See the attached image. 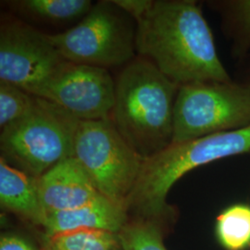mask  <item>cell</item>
Segmentation results:
<instances>
[{
	"label": "cell",
	"instance_id": "6da1fadb",
	"mask_svg": "<svg viewBox=\"0 0 250 250\" xmlns=\"http://www.w3.org/2000/svg\"><path fill=\"white\" fill-rule=\"evenodd\" d=\"M135 22L137 56L148 60L178 86L231 82L196 1L152 0Z\"/></svg>",
	"mask_w": 250,
	"mask_h": 250
},
{
	"label": "cell",
	"instance_id": "8992f818",
	"mask_svg": "<svg viewBox=\"0 0 250 250\" xmlns=\"http://www.w3.org/2000/svg\"><path fill=\"white\" fill-rule=\"evenodd\" d=\"M250 126V86L203 82L179 87L172 143Z\"/></svg>",
	"mask_w": 250,
	"mask_h": 250
},
{
	"label": "cell",
	"instance_id": "3957f363",
	"mask_svg": "<svg viewBox=\"0 0 250 250\" xmlns=\"http://www.w3.org/2000/svg\"><path fill=\"white\" fill-rule=\"evenodd\" d=\"M250 151V126L182 143H171L145 160L125 208L128 215L166 224L175 209L167 203L170 188L188 172L208 163Z\"/></svg>",
	"mask_w": 250,
	"mask_h": 250
},
{
	"label": "cell",
	"instance_id": "277c9868",
	"mask_svg": "<svg viewBox=\"0 0 250 250\" xmlns=\"http://www.w3.org/2000/svg\"><path fill=\"white\" fill-rule=\"evenodd\" d=\"M79 124L63 107L36 97L25 116L1 130V159L31 176L40 177L60 161L73 157Z\"/></svg>",
	"mask_w": 250,
	"mask_h": 250
},
{
	"label": "cell",
	"instance_id": "30bf717a",
	"mask_svg": "<svg viewBox=\"0 0 250 250\" xmlns=\"http://www.w3.org/2000/svg\"><path fill=\"white\" fill-rule=\"evenodd\" d=\"M37 185L46 215L80 208L100 195L74 157L60 161L37 177Z\"/></svg>",
	"mask_w": 250,
	"mask_h": 250
},
{
	"label": "cell",
	"instance_id": "7c38bea8",
	"mask_svg": "<svg viewBox=\"0 0 250 250\" xmlns=\"http://www.w3.org/2000/svg\"><path fill=\"white\" fill-rule=\"evenodd\" d=\"M0 203L2 208L33 224H45L46 212L39 197L37 177L10 166L1 158Z\"/></svg>",
	"mask_w": 250,
	"mask_h": 250
},
{
	"label": "cell",
	"instance_id": "9a60e30c",
	"mask_svg": "<svg viewBox=\"0 0 250 250\" xmlns=\"http://www.w3.org/2000/svg\"><path fill=\"white\" fill-rule=\"evenodd\" d=\"M48 250H119L116 233L97 230H76L48 237Z\"/></svg>",
	"mask_w": 250,
	"mask_h": 250
},
{
	"label": "cell",
	"instance_id": "ac0fdd59",
	"mask_svg": "<svg viewBox=\"0 0 250 250\" xmlns=\"http://www.w3.org/2000/svg\"><path fill=\"white\" fill-rule=\"evenodd\" d=\"M117 5L136 21L151 5L152 0H114Z\"/></svg>",
	"mask_w": 250,
	"mask_h": 250
},
{
	"label": "cell",
	"instance_id": "8fae6325",
	"mask_svg": "<svg viewBox=\"0 0 250 250\" xmlns=\"http://www.w3.org/2000/svg\"><path fill=\"white\" fill-rule=\"evenodd\" d=\"M128 223V212L120 206L99 195L80 208L50 212L43 227L48 237L76 230H97L118 234Z\"/></svg>",
	"mask_w": 250,
	"mask_h": 250
},
{
	"label": "cell",
	"instance_id": "2e32d148",
	"mask_svg": "<svg viewBox=\"0 0 250 250\" xmlns=\"http://www.w3.org/2000/svg\"><path fill=\"white\" fill-rule=\"evenodd\" d=\"M162 224L143 219H135L125 224L117 234L124 250H167L163 243Z\"/></svg>",
	"mask_w": 250,
	"mask_h": 250
},
{
	"label": "cell",
	"instance_id": "4fadbf2b",
	"mask_svg": "<svg viewBox=\"0 0 250 250\" xmlns=\"http://www.w3.org/2000/svg\"><path fill=\"white\" fill-rule=\"evenodd\" d=\"M5 3L11 14L25 22L51 25L80 21L93 6L90 0H12Z\"/></svg>",
	"mask_w": 250,
	"mask_h": 250
},
{
	"label": "cell",
	"instance_id": "ffe728a7",
	"mask_svg": "<svg viewBox=\"0 0 250 250\" xmlns=\"http://www.w3.org/2000/svg\"><path fill=\"white\" fill-rule=\"evenodd\" d=\"M0 250H33L26 242L16 236H3L0 241Z\"/></svg>",
	"mask_w": 250,
	"mask_h": 250
},
{
	"label": "cell",
	"instance_id": "d6986e66",
	"mask_svg": "<svg viewBox=\"0 0 250 250\" xmlns=\"http://www.w3.org/2000/svg\"><path fill=\"white\" fill-rule=\"evenodd\" d=\"M232 9L240 26L250 35V0L232 2Z\"/></svg>",
	"mask_w": 250,
	"mask_h": 250
},
{
	"label": "cell",
	"instance_id": "5b68a950",
	"mask_svg": "<svg viewBox=\"0 0 250 250\" xmlns=\"http://www.w3.org/2000/svg\"><path fill=\"white\" fill-rule=\"evenodd\" d=\"M67 62L103 69L126 66L137 56L136 22L114 0L93 4L76 25L46 34Z\"/></svg>",
	"mask_w": 250,
	"mask_h": 250
},
{
	"label": "cell",
	"instance_id": "e0dca14e",
	"mask_svg": "<svg viewBox=\"0 0 250 250\" xmlns=\"http://www.w3.org/2000/svg\"><path fill=\"white\" fill-rule=\"evenodd\" d=\"M35 96L16 85L0 81V128L23 118L31 110Z\"/></svg>",
	"mask_w": 250,
	"mask_h": 250
},
{
	"label": "cell",
	"instance_id": "7a4b0ae2",
	"mask_svg": "<svg viewBox=\"0 0 250 250\" xmlns=\"http://www.w3.org/2000/svg\"><path fill=\"white\" fill-rule=\"evenodd\" d=\"M179 87L140 56L125 66L115 80V99L109 119L144 161L172 143Z\"/></svg>",
	"mask_w": 250,
	"mask_h": 250
},
{
	"label": "cell",
	"instance_id": "ba28073f",
	"mask_svg": "<svg viewBox=\"0 0 250 250\" xmlns=\"http://www.w3.org/2000/svg\"><path fill=\"white\" fill-rule=\"evenodd\" d=\"M65 60L36 27L9 13L0 21V81L31 93Z\"/></svg>",
	"mask_w": 250,
	"mask_h": 250
},
{
	"label": "cell",
	"instance_id": "5bb4252c",
	"mask_svg": "<svg viewBox=\"0 0 250 250\" xmlns=\"http://www.w3.org/2000/svg\"><path fill=\"white\" fill-rule=\"evenodd\" d=\"M214 232L223 250H250V204L234 203L225 208L216 218Z\"/></svg>",
	"mask_w": 250,
	"mask_h": 250
},
{
	"label": "cell",
	"instance_id": "9c48e42d",
	"mask_svg": "<svg viewBox=\"0 0 250 250\" xmlns=\"http://www.w3.org/2000/svg\"><path fill=\"white\" fill-rule=\"evenodd\" d=\"M30 94L61 106L79 121L107 120L115 80L107 69L65 61Z\"/></svg>",
	"mask_w": 250,
	"mask_h": 250
},
{
	"label": "cell",
	"instance_id": "52a82bcc",
	"mask_svg": "<svg viewBox=\"0 0 250 250\" xmlns=\"http://www.w3.org/2000/svg\"><path fill=\"white\" fill-rule=\"evenodd\" d=\"M73 157L100 195L125 208L144 159L125 141L110 119L80 121Z\"/></svg>",
	"mask_w": 250,
	"mask_h": 250
}]
</instances>
